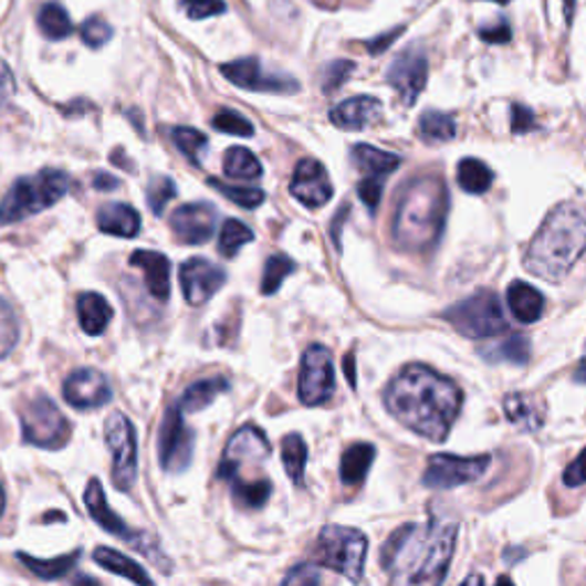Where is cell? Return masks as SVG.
<instances>
[{
	"instance_id": "f6af8a7d",
	"label": "cell",
	"mask_w": 586,
	"mask_h": 586,
	"mask_svg": "<svg viewBox=\"0 0 586 586\" xmlns=\"http://www.w3.org/2000/svg\"><path fill=\"white\" fill-rule=\"evenodd\" d=\"M81 38L83 42L90 46V49H102L111 42L113 38V28L100 19V17H94V19H87L83 25H81Z\"/></svg>"
},
{
	"instance_id": "8d00e7d4",
	"label": "cell",
	"mask_w": 586,
	"mask_h": 586,
	"mask_svg": "<svg viewBox=\"0 0 586 586\" xmlns=\"http://www.w3.org/2000/svg\"><path fill=\"white\" fill-rule=\"evenodd\" d=\"M38 25L42 35L49 40H67L74 32V23L70 19V12L64 10L60 3H46L42 6L38 14Z\"/></svg>"
},
{
	"instance_id": "603a6c76",
	"label": "cell",
	"mask_w": 586,
	"mask_h": 586,
	"mask_svg": "<svg viewBox=\"0 0 586 586\" xmlns=\"http://www.w3.org/2000/svg\"><path fill=\"white\" fill-rule=\"evenodd\" d=\"M96 224L104 234L119 237V239H134L140 232V213L122 202H113L100 209L96 213Z\"/></svg>"
},
{
	"instance_id": "60d3db41",
	"label": "cell",
	"mask_w": 586,
	"mask_h": 586,
	"mask_svg": "<svg viewBox=\"0 0 586 586\" xmlns=\"http://www.w3.org/2000/svg\"><path fill=\"white\" fill-rule=\"evenodd\" d=\"M209 184L222 192L227 200L243 207V209H257V207H262L264 200H266V195L264 190H259V188H250V186H232V184H222L218 179H209Z\"/></svg>"
},
{
	"instance_id": "7c38bea8",
	"label": "cell",
	"mask_w": 586,
	"mask_h": 586,
	"mask_svg": "<svg viewBox=\"0 0 586 586\" xmlns=\"http://www.w3.org/2000/svg\"><path fill=\"white\" fill-rule=\"evenodd\" d=\"M491 465V456H453V453H433L427 472L421 477V483L427 488H438V491H449L481 479Z\"/></svg>"
},
{
	"instance_id": "8fae6325",
	"label": "cell",
	"mask_w": 586,
	"mask_h": 586,
	"mask_svg": "<svg viewBox=\"0 0 586 586\" xmlns=\"http://www.w3.org/2000/svg\"><path fill=\"white\" fill-rule=\"evenodd\" d=\"M335 365H333V353L314 344L305 350L301 376H299V399L307 408H316L328 404L335 395Z\"/></svg>"
},
{
	"instance_id": "91938a15",
	"label": "cell",
	"mask_w": 586,
	"mask_h": 586,
	"mask_svg": "<svg viewBox=\"0 0 586 586\" xmlns=\"http://www.w3.org/2000/svg\"><path fill=\"white\" fill-rule=\"evenodd\" d=\"M564 8H566V19H573V10H575V0H564Z\"/></svg>"
},
{
	"instance_id": "cb8c5ba5",
	"label": "cell",
	"mask_w": 586,
	"mask_h": 586,
	"mask_svg": "<svg viewBox=\"0 0 586 586\" xmlns=\"http://www.w3.org/2000/svg\"><path fill=\"white\" fill-rule=\"evenodd\" d=\"M506 303H509V310L511 314L515 316V321L525 323V325H532L541 318L543 314V307H545V301H543V293L527 284V282H511V286L506 289Z\"/></svg>"
},
{
	"instance_id": "9c48e42d",
	"label": "cell",
	"mask_w": 586,
	"mask_h": 586,
	"mask_svg": "<svg viewBox=\"0 0 586 586\" xmlns=\"http://www.w3.org/2000/svg\"><path fill=\"white\" fill-rule=\"evenodd\" d=\"M23 440L42 449H62L72 440V425L44 395L30 399L21 410Z\"/></svg>"
},
{
	"instance_id": "1f68e13d",
	"label": "cell",
	"mask_w": 586,
	"mask_h": 586,
	"mask_svg": "<svg viewBox=\"0 0 586 586\" xmlns=\"http://www.w3.org/2000/svg\"><path fill=\"white\" fill-rule=\"evenodd\" d=\"M483 360L488 363H513V365H525L530 360V342L527 337L511 335L504 342H495L479 350Z\"/></svg>"
},
{
	"instance_id": "5b68a950",
	"label": "cell",
	"mask_w": 586,
	"mask_h": 586,
	"mask_svg": "<svg viewBox=\"0 0 586 586\" xmlns=\"http://www.w3.org/2000/svg\"><path fill=\"white\" fill-rule=\"evenodd\" d=\"M269 456H271V442L264 436V431L254 425L241 427L230 438V442H227L222 461L218 465V477L230 483L237 506L254 511L262 509L269 502L273 491L269 477L264 479L248 477V472L259 470V465H262Z\"/></svg>"
},
{
	"instance_id": "5bb4252c",
	"label": "cell",
	"mask_w": 586,
	"mask_h": 586,
	"mask_svg": "<svg viewBox=\"0 0 586 586\" xmlns=\"http://www.w3.org/2000/svg\"><path fill=\"white\" fill-rule=\"evenodd\" d=\"M85 506H87V513L92 515L94 523H100L102 530H106L108 534L122 538L124 543H132L134 547L145 552V555L154 557V543L147 541L145 534L128 527L124 520L111 509V504L106 502L104 485H102L100 479H90V483L85 488Z\"/></svg>"
},
{
	"instance_id": "44dd1931",
	"label": "cell",
	"mask_w": 586,
	"mask_h": 586,
	"mask_svg": "<svg viewBox=\"0 0 586 586\" xmlns=\"http://www.w3.org/2000/svg\"><path fill=\"white\" fill-rule=\"evenodd\" d=\"M128 262L143 271L147 291L156 301L166 303L170 299V259L166 254L154 250H136Z\"/></svg>"
},
{
	"instance_id": "be15d7a7",
	"label": "cell",
	"mask_w": 586,
	"mask_h": 586,
	"mask_svg": "<svg viewBox=\"0 0 586 586\" xmlns=\"http://www.w3.org/2000/svg\"><path fill=\"white\" fill-rule=\"evenodd\" d=\"M495 586H515V584H513V582H511V579H509V577H500V579H498V584H495Z\"/></svg>"
},
{
	"instance_id": "7402d4cb",
	"label": "cell",
	"mask_w": 586,
	"mask_h": 586,
	"mask_svg": "<svg viewBox=\"0 0 586 586\" xmlns=\"http://www.w3.org/2000/svg\"><path fill=\"white\" fill-rule=\"evenodd\" d=\"M380 115V102L374 96H350L333 108L331 119L346 132H363L365 126L376 122Z\"/></svg>"
},
{
	"instance_id": "52a82bcc",
	"label": "cell",
	"mask_w": 586,
	"mask_h": 586,
	"mask_svg": "<svg viewBox=\"0 0 586 586\" xmlns=\"http://www.w3.org/2000/svg\"><path fill=\"white\" fill-rule=\"evenodd\" d=\"M367 552H369V541L360 530L328 525L318 534L314 547V564H321L344 575L353 584H360L365 575Z\"/></svg>"
},
{
	"instance_id": "7bdbcfd3",
	"label": "cell",
	"mask_w": 586,
	"mask_h": 586,
	"mask_svg": "<svg viewBox=\"0 0 586 586\" xmlns=\"http://www.w3.org/2000/svg\"><path fill=\"white\" fill-rule=\"evenodd\" d=\"M177 198V186L170 177H154L147 188V202L154 211V216H163L168 202Z\"/></svg>"
},
{
	"instance_id": "e0dca14e",
	"label": "cell",
	"mask_w": 586,
	"mask_h": 586,
	"mask_svg": "<svg viewBox=\"0 0 586 586\" xmlns=\"http://www.w3.org/2000/svg\"><path fill=\"white\" fill-rule=\"evenodd\" d=\"M62 395L70 406L79 410H90L106 406L113 399V389L102 372H96L92 367H81L64 380Z\"/></svg>"
},
{
	"instance_id": "836d02e7",
	"label": "cell",
	"mask_w": 586,
	"mask_h": 586,
	"mask_svg": "<svg viewBox=\"0 0 586 586\" xmlns=\"http://www.w3.org/2000/svg\"><path fill=\"white\" fill-rule=\"evenodd\" d=\"M456 177H459V186L470 195H483L493 186L495 179L493 170L479 158H463L459 163V172H456Z\"/></svg>"
},
{
	"instance_id": "4dcf8cb0",
	"label": "cell",
	"mask_w": 586,
	"mask_h": 586,
	"mask_svg": "<svg viewBox=\"0 0 586 586\" xmlns=\"http://www.w3.org/2000/svg\"><path fill=\"white\" fill-rule=\"evenodd\" d=\"M224 175L230 177V179H239V181H254L262 177L264 168H262V163H259V158L245 149V147H232V149H227L224 154Z\"/></svg>"
},
{
	"instance_id": "f546056e",
	"label": "cell",
	"mask_w": 586,
	"mask_h": 586,
	"mask_svg": "<svg viewBox=\"0 0 586 586\" xmlns=\"http://www.w3.org/2000/svg\"><path fill=\"white\" fill-rule=\"evenodd\" d=\"M504 412H506V419L511 421V425L517 429H523V431H538L543 427V412L525 395H517V393L506 395L504 397Z\"/></svg>"
},
{
	"instance_id": "db71d44e",
	"label": "cell",
	"mask_w": 586,
	"mask_h": 586,
	"mask_svg": "<svg viewBox=\"0 0 586 586\" xmlns=\"http://www.w3.org/2000/svg\"><path fill=\"white\" fill-rule=\"evenodd\" d=\"M14 94V76L6 60H0V111L8 106Z\"/></svg>"
},
{
	"instance_id": "6125c7cd",
	"label": "cell",
	"mask_w": 586,
	"mask_h": 586,
	"mask_svg": "<svg viewBox=\"0 0 586 586\" xmlns=\"http://www.w3.org/2000/svg\"><path fill=\"white\" fill-rule=\"evenodd\" d=\"M6 511V493H3V485H0V515Z\"/></svg>"
},
{
	"instance_id": "4316f807",
	"label": "cell",
	"mask_w": 586,
	"mask_h": 586,
	"mask_svg": "<svg viewBox=\"0 0 586 586\" xmlns=\"http://www.w3.org/2000/svg\"><path fill=\"white\" fill-rule=\"evenodd\" d=\"M376 459V447L372 442H355L350 444L344 456H342V465H339V477L344 485H360Z\"/></svg>"
},
{
	"instance_id": "7dc6e473",
	"label": "cell",
	"mask_w": 586,
	"mask_h": 586,
	"mask_svg": "<svg viewBox=\"0 0 586 586\" xmlns=\"http://www.w3.org/2000/svg\"><path fill=\"white\" fill-rule=\"evenodd\" d=\"M355 72V64L350 60H337V62H331L328 67L323 70V90L325 92H333L337 87H342L348 76Z\"/></svg>"
},
{
	"instance_id": "277c9868",
	"label": "cell",
	"mask_w": 586,
	"mask_h": 586,
	"mask_svg": "<svg viewBox=\"0 0 586 586\" xmlns=\"http://www.w3.org/2000/svg\"><path fill=\"white\" fill-rule=\"evenodd\" d=\"M586 252V213L575 205H559L543 220L532 239L525 266L547 282H562Z\"/></svg>"
},
{
	"instance_id": "c3c4849f",
	"label": "cell",
	"mask_w": 586,
	"mask_h": 586,
	"mask_svg": "<svg viewBox=\"0 0 586 586\" xmlns=\"http://www.w3.org/2000/svg\"><path fill=\"white\" fill-rule=\"evenodd\" d=\"M181 8L188 19H209L227 10L222 0H181Z\"/></svg>"
},
{
	"instance_id": "681fc988",
	"label": "cell",
	"mask_w": 586,
	"mask_h": 586,
	"mask_svg": "<svg viewBox=\"0 0 586 586\" xmlns=\"http://www.w3.org/2000/svg\"><path fill=\"white\" fill-rule=\"evenodd\" d=\"M383 188H385V179H376V177H365L360 184H357V195H360V200L365 202V207L369 211H376L383 198Z\"/></svg>"
},
{
	"instance_id": "ee69618b",
	"label": "cell",
	"mask_w": 586,
	"mask_h": 586,
	"mask_svg": "<svg viewBox=\"0 0 586 586\" xmlns=\"http://www.w3.org/2000/svg\"><path fill=\"white\" fill-rule=\"evenodd\" d=\"M213 128H216V132H220V134H230V136H241V138H250L252 134H254V128H252V124L243 117V115H239V113H234V111H220L216 117H213Z\"/></svg>"
},
{
	"instance_id": "f1b7e54d",
	"label": "cell",
	"mask_w": 586,
	"mask_h": 586,
	"mask_svg": "<svg viewBox=\"0 0 586 586\" xmlns=\"http://www.w3.org/2000/svg\"><path fill=\"white\" fill-rule=\"evenodd\" d=\"M227 389H230V380L227 378H222V376L205 378V380L192 383L181 395L177 406L181 408V412H200L207 406H211L220 395H224Z\"/></svg>"
},
{
	"instance_id": "9a60e30c",
	"label": "cell",
	"mask_w": 586,
	"mask_h": 586,
	"mask_svg": "<svg viewBox=\"0 0 586 586\" xmlns=\"http://www.w3.org/2000/svg\"><path fill=\"white\" fill-rule=\"evenodd\" d=\"M427 81H429V57L419 49H406L387 67V83L399 92L401 102L406 106H412L419 100V94L427 87Z\"/></svg>"
},
{
	"instance_id": "d6986e66",
	"label": "cell",
	"mask_w": 586,
	"mask_h": 586,
	"mask_svg": "<svg viewBox=\"0 0 586 586\" xmlns=\"http://www.w3.org/2000/svg\"><path fill=\"white\" fill-rule=\"evenodd\" d=\"M220 74L230 83H234L237 87L254 90V92H296L299 90V83L289 76L266 74L262 70V62H259L257 57L227 62L220 67Z\"/></svg>"
},
{
	"instance_id": "b9f144b4",
	"label": "cell",
	"mask_w": 586,
	"mask_h": 586,
	"mask_svg": "<svg viewBox=\"0 0 586 586\" xmlns=\"http://www.w3.org/2000/svg\"><path fill=\"white\" fill-rule=\"evenodd\" d=\"M19 342V321L10 303L0 299V360L14 350Z\"/></svg>"
},
{
	"instance_id": "f5cc1de1",
	"label": "cell",
	"mask_w": 586,
	"mask_h": 586,
	"mask_svg": "<svg viewBox=\"0 0 586 586\" xmlns=\"http://www.w3.org/2000/svg\"><path fill=\"white\" fill-rule=\"evenodd\" d=\"M564 483L568 488H579L586 485V449L577 456V459L566 468L564 472Z\"/></svg>"
},
{
	"instance_id": "2e32d148",
	"label": "cell",
	"mask_w": 586,
	"mask_h": 586,
	"mask_svg": "<svg viewBox=\"0 0 586 586\" xmlns=\"http://www.w3.org/2000/svg\"><path fill=\"white\" fill-rule=\"evenodd\" d=\"M179 282L186 303L200 307L222 289V284L227 282V273L213 262H209V259L192 257L181 264Z\"/></svg>"
},
{
	"instance_id": "83f0119b",
	"label": "cell",
	"mask_w": 586,
	"mask_h": 586,
	"mask_svg": "<svg viewBox=\"0 0 586 586\" xmlns=\"http://www.w3.org/2000/svg\"><path fill=\"white\" fill-rule=\"evenodd\" d=\"M94 562L100 564L102 568H106L108 573H115L128 582H134L136 586H156L151 582V577L147 575V571L138 562L128 559L126 555H122V552H117L113 547H96Z\"/></svg>"
},
{
	"instance_id": "d6a6232c",
	"label": "cell",
	"mask_w": 586,
	"mask_h": 586,
	"mask_svg": "<svg viewBox=\"0 0 586 586\" xmlns=\"http://www.w3.org/2000/svg\"><path fill=\"white\" fill-rule=\"evenodd\" d=\"M81 557V552H72V555H62V557H55V559H35V557H30L25 555V552H19L17 559H21V564L30 571V573H35L40 579H62L64 575H67L76 562Z\"/></svg>"
},
{
	"instance_id": "816d5d0a",
	"label": "cell",
	"mask_w": 586,
	"mask_h": 586,
	"mask_svg": "<svg viewBox=\"0 0 586 586\" xmlns=\"http://www.w3.org/2000/svg\"><path fill=\"white\" fill-rule=\"evenodd\" d=\"M511 128L513 134H530L536 128V119H534V113L525 106H513V113H511Z\"/></svg>"
},
{
	"instance_id": "74e56055",
	"label": "cell",
	"mask_w": 586,
	"mask_h": 586,
	"mask_svg": "<svg viewBox=\"0 0 586 586\" xmlns=\"http://www.w3.org/2000/svg\"><path fill=\"white\" fill-rule=\"evenodd\" d=\"M254 239L252 230L248 224H243L241 220L237 218H230V220H224L222 224V230H220V239H218V250L222 257L227 259H232L239 254V250L250 243Z\"/></svg>"
},
{
	"instance_id": "d590c367",
	"label": "cell",
	"mask_w": 586,
	"mask_h": 586,
	"mask_svg": "<svg viewBox=\"0 0 586 586\" xmlns=\"http://www.w3.org/2000/svg\"><path fill=\"white\" fill-rule=\"evenodd\" d=\"M419 138L427 143H449L456 138V119L449 113L427 111L417 124Z\"/></svg>"
},
{
	"instance_id": "bcb514c9",
	"label": "cell",
	"mask_w": 586,
	"mask_h": 586,
	"mask_svg": "<svg viewBox=\"0 0 586 586\" xmlns=\"http://www.w3.org/2000/svg\"><path fill=\"white\" fill-rule=\"evenodd\" d=\"M321 582L323 575L318 571V564H299L284 575L280 586H321Z\"/></svg>"
},
{
	"instance_id": "30bf717a",
	"label": "cell",
	"mask_w": 586,
	"mask_h": 586,
	"mask_svg": "<svg viewBox=\"0 0 586 586\" xmlns=\"http://www.w3.org/2000/svg\"><path fill=\"white\" fill-rule=\"evenodd\" d=\"M104 429L113 456V483L117 491H132L138 477V440L132 419L124 412H111Z\"/></svg>"
},
{
	"instance_id": "680465c9",
	"label": "cell",
	"mask_w": 586,
	"mask_h": 586,
	"mask_svg": "<svg viewBox=\"0 0 586 586\" xmlns=\"http://www.w3.org/2000/svg\"><path fill=\"white\" fill-rule=\"evenodd\" d=\"M461 586H483V577H481L479 573H474V575H470Z\"/></svg>"
},
{
	"instance_id": "ba28073f",
	"label": "cell",
	"mask_w": 586,
	"mask_h": 586,
	"mask_svg": "<svg viewBox=\"0 0 586 586\" xmlns=\"http://www.w3.org/2000/svg\"><path fill=\"white\" fill-rule=\"evenodd\" d=\"M451 328L468 339H493L509 331L502 303L493 291H477L474 296L442 312Z\"/></svg>"
},
{
	"instance_id": "ffe728a7",
	"label": "cell",
	"mask_w": 586,
	"mask_h": 586,
	"mask_svg": "<svg viewBox=\"0 0 586 586\" xmlns=\"http://www.w3.org/2000/svg\"><path fill=\"white\" fill-rule=\"evenodd\" d=\"M216 222H218V211L213 205L207 202L184 205L170 216V227L175 237L186 245L207 243L216 232Z\"/></svg>"
},
{
	"instance_id": "e7e4bbea",
	"label": "cell",
	"mask_w": 586,
	"mask_h": 586,
	"mask_svg": "<svg viewBox=\"0 0 586 586\" xmlns=\"http://www.w3.org/2000/svg\"><path fill=\"white\" fill-rule=\"evenodd\" d=\"M493 3H500V6H506V3H509V0H493Z\"/></svg>"
},
{
	"instance_id": "8992f818",
	"label": "cell",
	"mask_w": 586,
	"mask_h": 586,
	"mask_svg": "<svg viewBox=\"0 0 586 586\" xmlns=\"http://www.w3.org/2000/svg\"><path fill=\"white\" fill-rule=\"evenodd\" d=\"M72 179L62 170H42L40 175L21 177L0 202V224L21 222L42 213L70 192Z\"/></svg>"
},
{
	"instance_id": "484cf974",
	"label": "cell",
	"mask_w": 586,
	"mask_h": 586,
	"mask_svg": "<svg viewBox=\"0 0 586 586\" xmlns=\"http://www.w3.org/2000/svg\"><path fill=\"white\" fill-rule=\"evenodd\" d=\"M350 158L357 166V170H360L365 177H376V179L389 177L399 168V163H401V158L397 154L383 151V149L372 147V145H355L350 151Z\"/></svg>"
},
{
	"instance_id": "ac0fdd59",
	"label": "cell",
	"mask_w": 586,
	"mask_h": 586,
	"mask_svg": "<svg viewBox=\"0 0 586 586\" xmlns=\"http://www.w3.org/2000/svg\"><path fill=\"white\" fill-rule=\"evenodd\" d=\"M291 195L307 209H321L333 200V184L316 158H303L293 170Z\"/></svg>"
},
{
	"instance_id": "6da1fadb",
	"label": "cell",
	"mask_w": 586,
	"mask_h": 586,
	"mask_svg": "<svg viewBox=\"0 0 586 586\" xmlns=\"http://www.w3.org/2000/svg\"><path fill=\"white\" fill-rule=\"evenodd\" d=\"M385 406L401 427L431 442H444L463 408V393L431 367L408 365L385 387Z\"/></svg>"
},
{
	"instance_id": "d4e9b609",
	"label": "cell",
	"mask_w": 586,
	"mask_h": 586,
	"mask_svg": "<svg viewBox=\"0 0 586 586\" xmlns=\"http://www.w3.org/2000/svg\"><path fill=\"white\" fill-rule=\"evenodd\" d=\"M76 312H79L81 328L92 337L104 335L113 318L111 303L102 296V293H94V291H87L83 293V296H79Z\"/></svg>"
},
{
	"instance_id": "e575fe53",
	"label": "cell",
	"mask_w": 586,
	"mask_h": 586,
	"mask_svg": "<svg viewBox=\"0 0 586 586\" xmlns=\"http://www.w3.org/2000/svg\"><path fill=\"white\" fill-rule=\"evenodd\" d=\"M282 463L286 474L296 485L305 483V465H307V444L301 433H289L282 440Z\"/></svg>"
},
{
	"instance_id": "3957f363",
	"label": "cell",
	"mask_w": 586,
	"mask_h": 586,
	"mask_svg": "<svg viewBox=\"0 0 586 586\" xmlns=\"http://www.w3.org/2000/svg\"><path fill=\"white\" fill-rule=\"evenodd\" d=\"M449 213V192L440 177L425 175L408 181L393 218V239L406 252H429L438 245Z\"/></svg>"
},
{
	"instance_id": "9f6ffc18",
	"label": "cell",
	"mask_w": 586,
	"mask_h": 586,
	"mask_svg": "<svg viewBox=\"0 0 586 586\" xmlns=\"http://www.w3.org/2000/svg\"><path fill=\"white\" fill-rule=\"evenodd\" d=\"M399 32H401V28L399 30H395V32H387V35H383V38H376L372 44H369V51H383V49H387V44L389 42H393L397 35H399Z\"/></svg>"
},
{
	"instance_id": "11a10c76",
	"label": "cell",
	"mask_w": 586,
	"mask_h": 586,
	"mask_svg": "<svg viewBox=\"0 0 586 586\" xmlns=\"http://www.w3.org/2000/svg\"><path fill=\"white\" fill-rule=\"evenodd\" d=\"M92 186H94L96 190H115V188L119 186V181H117L115 177L106 175V172H96V175L92 177Z\"/></svg>"
},
{
	"instance_id": "f907efd6",
	"label": "cell",
	"mask_w": 586,
	"mask_h": 586,
	"mask_svg": "<svg viewBox=\"0 0 586 586\" xmlns=\"http://www.w3.org/2000/svg\"><path fill=\"white\" fill-rule=\"evenodd\" d=\"M479 38L488 44H506L511 40V25L506 21H498L493 25L479 28Z\"/></svg>"
},
{
	"instance_id": "ab89813d",
	"label": "cell",
	"mask_w": 586,
	"mask_h": 586,
	"mask_svg": "<svg viewBox=\"0 0 586 586\" xmlns=\"http://www.w3.org/2000/svg\"><path fill=\"white\" fill-rule=\"evenodd\" d=\"M172 140L177 145V149L192 163V166H200L202 154L207 151V145H209L205 134L195 132V128H190V126H179L172 132Z\"/></svg>"
},
{
	"instance_id": "6f0895ef",
	"label": "cell",
	"mask_w": 586,
	"mask_h": 586,
	"mask_svg": "<svg viewBox=\"0 0 586 586\" xmlns=\"http://www.w3.org/2000/svg\"><path fill=\"white\" fill-rule=\"evenodd\" d=\"M74 586H102L100 582H96L94 577H87V575H79L76 579H74Z\"/></svg>"
},
{
	"instance_id": "f35d334b",
	"label": "cell",
	"mask_w": 586,
	"mask_h": 586,
	"mask_svg": "<svg viewBox=\"0 0 586 586\" xmlns=\"http://www.w3.org/2000/svg\"><path fill=\"white\" fill-rule=\"evenodd\" d=\"M291 273H296V262H293L291 257H286V254L269 257V262L264 266V278H262L264 296H273V293H278Z\"/></svg>"
},
{
	"instance_id": "94428289",
	"label": "cell",
	"mask_w": 586,
	"mask_h": 586,
	"mask_svg": "<svg viewBox=\"0 0 586 586\" xmlns=\"http://www.w3.org/2000/svg\"><path fill=\"white\" fill-rule=\"evenodd\" d=\"M575 380H579V383H586V363L582 365V369L575 374Z\"/></svg>"
},
{
	"instance_id": "4fadbf2b",
	"label": "cell",
	"mask_w": 586,
	"mask_h": 586,
	"mask_svg": "<svg viewBox=\"0 0 586 586\" xmlns=\"http://www.w3.org/2000/svg\"><path fill=\"white\" fill-rule=\"evenodd\" d=\"M192 447L195 433L188 429L181 408L175 404L168 408L166 417H163L158 433V463L163 472H184L192 461Z\"/></svg>"
},
{
	"instance_id": "7a4b0ae2",
	"label": "cell",
	"mask_w": 586,
	"mask_h": 586,
	"mask_svg": "<svg viewBox=\"0 0 586 586\" xmlns=\"http://www.w3.org/2000/svg\"><path fill=\"white\" fill-rule=\"evenodd\" d=\"M459 523L431 515L425 523H406L380 550L389 586H442L451 566Z\"/></svg>"
}]
</instances>
